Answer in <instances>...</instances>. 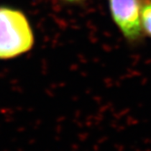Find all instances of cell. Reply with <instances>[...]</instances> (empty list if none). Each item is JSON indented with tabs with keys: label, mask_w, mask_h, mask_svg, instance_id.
<instances>
[{
	"label": "cell",
	"mask_w": 151,
	"mask_h": 151,
	"mask_svg": "<svg viewBox=\"0 0 151 151\" xmlns=\"http://www.w3.org/2000/svg\"><path fill=\"white\" fill-rule=\"evenodd\" d=\"M34 44V30L27 17L19 9L0 6V59L22 56Z\"/></svg>",
	"instance_id": "1"
},
{
	"label": "cell",
	"mask_w": 151,
	"mask_h": 151,
	"mask_svg": "<svg viewBox=\"0 0 151 151\" xmlns=\"http://www.w3.org/2000/svg\"><path fill=\"white\" fill-rule=\"evenodd\" d=\"M110 17L123 38L129 45L142 42L141 10L145 0H107Z\"/></svg>",
	"instance_id": "2"
},
{
	"label": "cell",
	"mask_w": 151,
	"mask_h": 151,
	"mask_svg": "<svg viewBox=\"0 0 151 151\" xmlns=\"http://www.w3.org/2000/svg\"><path fill=\"white\" fill-rule=\"evenodd\" d=\"M141 27L144 36L151 37V0H145L141 10Z\"/></svg>",
	"instance_id": "3"
},
{
	"label": "cell",
	"mask_w": 151,
	"mask_h": 151,
	"mask_svg": "<svg viewBox=\"0 0 151 151\" xmlns=\"http://www.w3.org/2000/svg\"><path fill=\"white\" fill-rule=\"evenodd\" d=\"M63 3L66 5H70V6H78L80 4H83L86 0H60Z\"/></svg>",
	"instance_id": "4"
}]
</instances>
